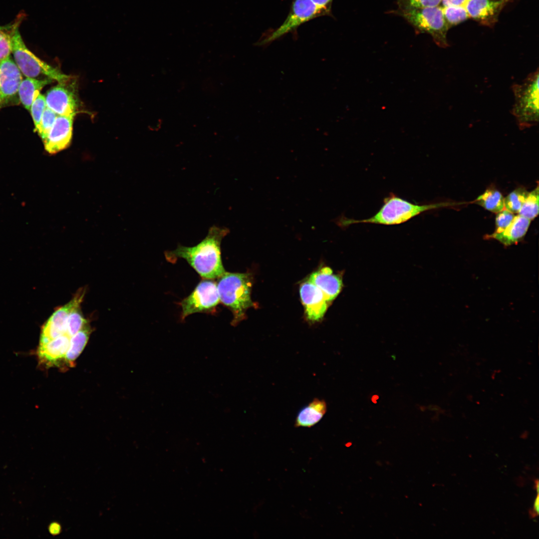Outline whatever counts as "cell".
<instances>
[{
    "instance_id": "cell-22",
    "label": "cell",
    "mask_w": 539,
    "mask_h": 539,
    "mask_svg": "<svg viewBox=\"0 0 539 539\" xmlns=\"http://www.w3.org/2000/svg\"><path fill=\"white\" fill-rule=\"evenodd\" d=\"M529 192L524 188H518L504 198V208L512 212L518 213L525 202Z\"/></svg>"
},
{
    "instance_id": "cell-14",
    "label": "cell",
    "mask_w": 539,
    "mask_h": 539,
    "mask_svg": "<svg viewBox=\"0 0 539 539\" xmlns=\"http://www.w3.org/2000/svg\"><path fill=\"white\" fill-rule=\"evenodd\" d=\"M308 279L322 291L328 301L337 296L342 286L341 279L328 267L313 272Z\"/></svg>"
},
{
    "instance_id": "cell-10",
    "label": "cell",
    "mask_w": 539,
    "mask_h": 539,
    "mask_svg": "<svg viewBox=\"0 0 539 539\" xmlns=\"http://www.w3.org/2000/svg\"><path fill=\"white\" fill-rule=\"evenodd\" d=\"M74 116L57 115L52 127L43 141L45 149L47 152L55 154L69 146L72 138Z\"/></svg>"
},
{
    "instance_id": "cell-28",
    "label": "cell",
    "mask_w": 539,
    "mask_h": 539,
    "mask_svg": "<svg viewBox=\"0 0 539 539\" xmlns=\"http://www.w3.org/2000/svg\"><path fill=\"white\" fill-rule=\"evenodd\" d=\"M318 6L325 10L331 15V9L333 0H311Z\"/></svg>"
},
{
    "instance_id": "cell-15",
    "label": "cell",
    "mask_w": 539,
    "mask_h": 539,
    "mask_svg": "<svg viewBox=\"0 0 539 539\" xmlns=\"http://www.w3.org/2000/svg\"><path fill=\"white\" fill-rule=\"evenodd\" d=\"M531 220L519 215H515L511 223L502 232L486 236L487 239H495L508 247L519 243L526 235Z\"/></svg>"
},
{
    "instance_id": "cell-12",
    "label": "cell",
    "mask_w": 539,
    "mask_h": 539,
    "mask_svg": "<svg viewBox=\"0 0 539 539\" xmlns=\"http://www.w3.org/2000/svg\"><path fill=\"white\" fill-rule=\"evenodd\" d=\"M300 295L307 318L312 321L321 320L328 302L322 291L308 279L301 284Z\"/></svg>"
},
{
    "instance_id": "cell-5",
    "label": "cell",
    "mask_w": 539,
    "mask_h": 539,
    "mask_svg": "<svg viewBox=\"0 0 539 539\" xmlns=\"http://www.w3.org/2000/svg\"><path fill=\"white\" fill-rule=\"evenodd\" d=\"M403 17L419 33L430 34L439 47L449 46L447 34L448 26L445 21L441 5L434 7L391 11Z\"/></svg>"
},
{
    "instance_id": "cell-26",
    "label": "cell",
    "mask_w": 539,
    "mask_h": 539,
    "mask_svg": "<svg viewBox=\"0 0 539 539\" xmlns=\"http://www.w3.org/2000/svg\"><path fill=\"white\" fill-rule=\"evenodd\" d=\"M46 107L45 96L39 93L32 102L30 110L36 132L39 129L41 119Z\"/></svg>"
},
{
    "instance_id": "cell-27",
    "label": "cell",
    "mask_w": 539,
    "mask_h": 539,
    "mask_svg": "<svg viewBox=\"0 0 539 539\" xmlns=\"http://www.w3.org/2000/svg\"><path fill=\"white\" fill-rule=\"evenodd\" d=\"M497 214L495 219L496 229L494 233H498L504 231L511 223L515 215L506 209Z\"/></svg>"
},
{
    "instance_id": "cell-21",
    "label": "cell",
    "mask_w": 539,
    "mask_h": 539,
    "mask_svg": "<svg viewBox=\"0 0 539 539\" xmlns=\"http://www.w3.org/2000/svg\"><path fill=\"white\" fill-rule=\"evenodd\" d=\"M539 186L530 192H529L525 202L523 204L518 215L526 218L531 221L534 219L539 214Z\"/></svg>"
},
{
    "instance_id": "cell-8",
    "label": "cell",
    "mask_w": 539,
    "mask_h": 539,
    "mask_svg": "<svg viewBox=\"0 0 539 539\" xmlns=\"http://www.w3.org/2000/svg\"><path fill=\"white\" fill-rule=\"evenodd\" d=\"M217 282L214 279H203L179 305L181 307V320L195 313H213L220 303Z\"/></svg>"
},
{
    "instance_id": "cell-23",
    "label": "cell",
    "mask_w": 539,
    "mask_h": 539,
    "mask_svg": "<svg viewBox=\"0 0 539 539\" xmlns=\"http://www.w3.org/2000/svg\"><path fill=\"white\" fill-rule=\"evenodd\" d=\"M16 24L11 31L8 30V27H0V61L9 57L12 52V33Z\"/></svg>"
},
{
    "instance_id": "cell-13",
    "label": "cell",
    "mask_w": 539,
    "mask_h": 539,
    "mask_svg": "<svg viewBox=\"0 0 539 539\" xmlns=\"http://www.w3.org/2000/svg\"><path fill=\"white\" fill-rule=\"evenodd\" d=\"M22 80L20 69L9 57L0 61V97L2 104L18 93Z\"/></svg>"
},
{
    "instance_id": "cell-29",
    "label": "cell",
    "mask_w": 539,
    "mask_h": 539,
    "mask_svg": "<svg viewBox=\"0 0 539 539\" xmlns=\"http://www.w3.org/2000/svg\"><path fill=\"white\" fill-rule=\"evenodd\" d=\"M469 0H442V6L448 5H463L465 6Z\"/></svg>"
},
{
    "instance_id": "cell-7",
    "label": "cell",
    "mask_w": 539,
    "mask_h": 539,
    "mask_svg": "<svg viewBox=\"0 0 539 539\" xmlns=\"http://www.w3.org/2000/svg\"><path fill=\"white\" fill-rule=\"evenodd\" d=\"M330 15L311 0H293L290 11L283 23L268 36L256 43L258 46L270 44L298 26L315 17Z\"/></svg>"
},
{
    "instance_id": "cell-9",
    "label": "cell",
    "mask_w": 539,
    "mask_h": 539,
    "mask_svg": "<svg viewBox=\"0 0 539 539\" xmlns=\"http://www.w3.org/2000/svg\"><path fill=\"white\" fill-rule=\"evenodd\" d=\"M511 0H469L465 4L470 18L480 24L493 26L504 7Z\"/></svg>"
},
{
    "instance_id": "cell-25",
    "label": "cell",
    "mask_w": 539,
    "mask_h": 539,
    "mask_svg": "<svg viewBox=\"0 0 539 539\" xmlns=\"http://www.w3.org/2000/svg\"><path fill=\"white\" fill-rule=\"evenodd\" d=\"M57 115L48 107H46L45 108L41 119L39 129L37 132L43 141L47 137Z\"/></svg>"
},
{
    "instance_id": "cell-4",
    "label": "cell",
    "mask_w": 539,
    "mask_h": 539,
    "mask_svg": "<svg viewBox=\"0 0 539 539\" xmlns=\"http://www.w3.org/2000/svg\"><path fill=\"white\" fill-rule=\"evenodd\" d=\"M539 76L537 68L522 83L512 86L515 102L512 113L522 130L535 126L539 122Z\"/></svg>"
},
{
    "instance_id": "cell-1",
    "label": "cell",
    "mask_w": 539,
    "mask_h": 539,
    "mask_svg": "<svg viewBox=\"0 0 539 539\" xmlns=\"http://www.w3.org/2000/svg\"><path fill=\"white\" fill-rule=\"evenodd\" d=\"M230 233L226 227L213 226L206 237L193 247L178 245L173 251L164 253L166 260L176 263L178 259H184L203 279H217L226 270L221 258L222 240Z\"/></svg>"
},
{
    "instance_id": "cell-18",
    "label": "cell",
    "mask_w": 539,
    "mask_h": 539,
    "mask_svg": "<svg viewBox=\"0 0 539 539\" xmlns=\"http://www.w3.org/2000/svg\"><path fill=\"white\" fill-rule=\"evenodd\" d=\"M90 333L91 329L88 324L72 337L70 346L65 355L64 365L70 367L73 366L75 361L85 347Z\"/></svg>"
},
{
    "instance_id": "cell-3",
    "label": "cell",
    "mask_w": 539,
    "mask_h": 539,
    "mask_svg": "<svg viewBox=\"0 0 539 539\" xmlns=\"http://www.w3.org/2000/svg\"><path fill=\"white\" fill-rule=\"evenodd\" d=\"M217 279L220 302L232 311L234 317L231 323L236 325L244 319L246 310L253 305L251 297V275L248 273L226 271Z\"/></svg>"
},
{
    "instance_id": "cell-17",
    "label": "cell",
    "mask_w": 539,
    "mask_h": 539,
    "mask_svg": "<svg viewBox=\"0 0 539 539\" xmlns=\"http://www.w3.org/2000/svg\"><path fill=\"white\" fill-rule=\"evenodd\" d=\"M51 80L49 78L38 80L26 77L21 81L18 94L21 103L26 109L30 111L31 105L40 90L45 85L52 82Z\"/></svg>"
},
{
    "instance_id": "cell-2",
    "label": "cell",
    "mask_w": 539,
    "mask_h": 539,
    "mask_svg": "<svg viewBox=\"0 0 539 539\" xmlns=\"http://www.w3.org/2000/svg\"><path fill=\"white\" fill-rule=\"evenodd\" d=\"M452 205L447 203L421 205L410 202L391 193L383 199V204L377 212L369 218L355 220L347 218L342 214L331 221L343 229L352 224L359 223L396 225L404 223L426 211Z\"/></svg>"
},
{
    "instance_id": "cell-6",
    "label": "cell",
    "mask_w": 539,
    "mask_h": 539,
    "mask_svg": "<svg viewBox=\"0 0 539 539\" xmlns=\"http://www.w3.org/2000/svg\"><path fill=\"white\" fill-rule=\"evenodd\" d=\"M15 25L11 38L12 52L15 63L20 71L26 77L35 78L44 75L59 83H67L70 77L63 74L57 68L42 61L24 44L18 30V24Z\"/></svg>"
},
{
    "instance_id": "cell-24",
    "label": "cell",
    "mask_w": 539,
    "mask_h": 539,
    "mask_svg": "<svg viewBox=\"0 0 539 539\" xmlns=\"http://www.w3.org/2000/svg\"><path fill=\"white\" fill-rule=\"evenodd\" d=\"M442 0H397L398 9L405 10L440 5Z\"/></svg>"
},
{
    "instance_id": "cell-31",
    "label": "cell",
    "mask_w": 539,
    "mask_h": 539,
    "mask_svg": "<svg viewBox=\"0 0 539 539\" xmlns=\"http://www.w3.org/2000/svg\"><path fill=\"white\" fill-rule=\"evenodd\" d=\"M2 104V101H1V98H0V105L1 104Z\"/></svg>"
},
{
    "instance_id": "cell-20",
    "label": "cell",
    "mask_w": 539,
    "mask_h": 539,
    "mask_svg": "<svg viewBox=\"0 0 539 539\" xmlns=\"http://www.w3.org/2000/svg\"><path fill=\"white\" fill-rule=\"evenodd\" d=\"M441 6L445 21L449 28L470 18L465 6L448 5Z\"/></svg>"
},
{
    "instance_id": "cell-16",
    "label": "cell",
    "mask_w": 539,
    "mask_h": 539,
    "mask_svg": "<svg viewBox=\"0 0 539 539\" xmlns=\"http://www.w3.org/2000/svg\"><path fill=\"white\" fill-rule=\"evenodd\" d=\"M326 410V403L324 400L314 398L299 411L296 417L295 427H312L321 420Z\"/></svg>"
},
{
    "instance_id": "cell-19",
    "label": "cell",
    "mask_w": 539,
    "mask_h": 539,
    "mask_svg": "<svg viewBox=\"0 0 539 539\" xmlns=\"http://www.w3.org/2000/svg\"><path fill=\"white\" fill-rule=\"evenodd\" d=\"M504 200L499 191L490 188L477 197L475 203L491 212L498 213L505 209Z\"/></svg>"
},
{
    "instance_id": "cell-30",
    "label": "cell",
    "mask_w": 539,
    "mask_h": 539,
    "mask_svg": "<svg viewBox=\"0 0 539 539\" xmlns=\"http://www.w3.org/2000/svg\"><path fill=\"white\" fill-rule=\"evenodd\" d=\"M533 511L534 512V513H536L537 515L538 514V513H539V498H538V496H537V498H536V499L535 500V503H534V508H533Z\"/></svg>"
},
{
    "instance_id": "cell-11",
    "label": "cell",
    "mask_w": 539,
    "mask_h": 539,
    "mask_svg": "<svg viewBox=\"0 0 539 539\" xmlns=\"http://www.w3.org/2000/svg\"><path fill=\"white\" fill-rule=\"evenodd\" d=\"M66 83H59L45 96L46 107L58 115H75L77 103L76 96Z\"/></svg>"
}]
</instances>
